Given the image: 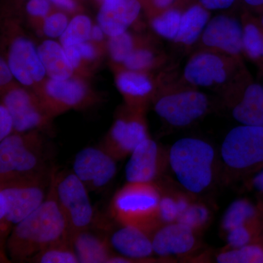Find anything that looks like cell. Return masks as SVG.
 Here are the masks:
<instances>
[{"instance_id": "cell-1", "label": "cell", "mask_w": 263, "mask_h": 263, "mask_svg": "<svg viewBox=\"0 0 263 263\" xmlns=\"http://www.w3.org/2000/svg\"><path fill=\"white\" fill-rule=\"evenodd\" d=\"M55 171H51L49 189L45 201L15 224L10 233L7 249L13 260H31L50 246L64 239L69 240L65 217L55 193Z\"/></svg>"}, {"instance_id": "cell-2", "label": "cell", "mask_w": 263, "mask_h": 263, "mask_svg": "<svg viewBox=\"0 0 263 263\" xmlns=\"http://www.w3.org/2000/svg\"><path fill=\"white\" fill-rule=\"evenodd\" d=\"M168 157L176 179L189 192L200 193L210 186L215 152L209 143L197 138H181L171 146Z\"/></svg>"}, {"instance_id": "cell-3", "label": "cell", "mask_w": 263, "mask_h": 263, "mask_svg": "<svg viewBox=\"0 0 263 263\" xmlns=\"http://www.w3.org/2000/svg\"><path fill=\"white\" fill-rule=\"evenodd\" d=\"M51 173L0 183L1 231H7L35 211L46 200Z\"/></svg>"}, {"instance_id": "cell-4", "label": "cell", "mask_w": 263, "mask_h": 263, "mask_svg": "<svg viewBox=\"0 0 263 263\" xmlns=\"http://www.w3.org/2000/svg\"><path fill=\"white\" fill-rule=\"evenodd\" d=\"M46 173L45 148L39 137L29 132L16 133L0 141V183Z\"/></svg>"}, {"instance_id": "cell-5", "label": "cell", "mask_w": 263, "mask_h": 263, "mask_svg": "<svg viewBox=\"0 0 263 263\" xmlns=\"http://www.w3.org/2000/svg\"><path fill=\"white\" fill-rule=\"evenodd\" d=\"M161 195L151 183L127 182L112 199L110 212L122 226L146 230L158 219Z\"/></svg>"}, {"instance_id": "cell-6", "label": "cell", "mask_w": 263, "mask_h": 263, "mask_svg": "<svg viewBox=\"0 0 263 263\" xmlns=\"http://www.w3.org/2000/svg\"><path fill=\"white\" fill-rule=\"evenodd\" d=\"M55 193L65 217L70 243L78 233L89 229L94 218L87 188L74 173L55 175Z\"/></svg>"}, {"instance_id": "cell-7", "label": "cell", "mask_w": 263, "mask_h": 263, "mask_svg": "<svg viewBox=\"0 0 263 263\" xmlns=\"http://www.w3.org/2000/svg\"><path fill=\"white\" fill-rule=\"evenodd\" d=\"M221 155L232 169H247L263 163V127L241 124L232 129L221 145Z\"/></svg>"}, {"instance_id": "cell-8", "label": "cell", "mask_w": 263, "mask_h": 263, "mask_svg": "<svg viewBox=\"0 0 263 263\" xmlns=\"http://www.w3.org/2000/svg\"><path fill=\"white\" fill-rule=\"evenodd\" d=\"M209 108V100L196 90H184L166 95L157 100V115L174 127H186L200 119Z\"/></svg>"}, {"instance_id": "cell-9", "label": "cell", "mask_w": 263, "mask_h": 263, "mask_svg": "<svg viewBox=\"0 0 263 263\" xmlns=\"http://www.w3.org/2000/svg\"><path fill=\"white\" fill-rule=\"evenodd\" d=\"M117 161L102 148L87 147L76 155L72 169L89 191H98L115 177Z\"/></svg>"}, {"instance_id": "cell-10", "label": "cell", "mask_w": 263, "mask_h": 263, "mask_svg": "<svg viewBox=\"0 0 263 263\" xmlns=\"http://www.w3.org/2000/svg\"><path fill=\"white\" fill-rule=\"evenodd\" d=\"M205 47L238 56L243 51V27L237 19L219 15L210 19L201 36Z\"/></svg>"}, {"instance_id": "cell-11", "label": "cell", "mask_w": 263, "mask_h": 263, "mask_svg": "<svg viewBox=\"0 0 263 263\" xmlns=\"http://www.w3.org/2000/svg\"><path fill=\"white\" fill-rule=\"evenodd\" d=\"M148 138L146 125L139 118H120L114 122L102 148L116 160H122Z\"/></svg>"}, {"instance_id": "cell-12", "label": "cell", "mask_w": 263, "mask_h": 263, "mask_svg": "<svg viewBox=\"0 0 263 263\" xmlns=\"http://www.w3.org/2000/svg\"><path fill=\"white\" fill-rule=\"evenodd\" d=\"M228 76L229 67L226 60L220 55L209 51L194 55L183 70L185 81L200 87L224 84Z\"/></svg>"}, {"instance_id": "cell-13", "label": "cell", "mask_w": 263, "mask_h": 263, "mask_svg": "<svg viewBox=\"0 0 263 263\" xmlns=\"http://www.w3.org/2000/svg\"><path fill=\"white\" fill-rule=\"evenodd\" d=\"M8 64L13 76L25 86L41 81L46 73L37 49L25 38H18L11 45Z\"/></svg>"}, {"instance_id": "cell-14", "label": "cell", "mask_w": 263, "mask_h": 263, "mask_svg": "<svg viewBox=\"0 0 263 263\" xmlns=\"http://www.w3.org/2000/svg\"><path fill=\"white\" fill-rule=\"evenodd\" d=\"M3 104L13 117L15 133H27L44 125L46 115L39 105L23 89L10 90L5 95Z\"/></svg>"}, {"instance_id": "cell-15", "label": "cell", "mask_w": 263, "mask_h": 263, "mask_svg": "<svg viewBox=\"0 0 263 263\" xmlns=\"http://www.w3.org/2000/svg\"><path fill=\"white\" fill-rule=\"evenodd\" d=\"M160 164V148L155 141L148 138L132 152L125 167L127 182H152L158 175Z\"/></svg>"}, {"instance_id": "cell-16", "label": "cell", "mask_w": 263, "mask_h": 263, "mask_svg": "<svg viewBox=\"0 0 263 263\" xmlns=\"http://www.w3.org/2000/svg\"><path fill=\"white\" fill-rule=\"evenodd\" d=\"M138 0H105L98 15L99 25L110 37L126 32L139 15Z\"/></svg>"}, {"instance_id": "cell-17", "label": "cell", "mask_w": 263, "mask_h": 263, "mask_svg": "<svg viewBox=\"0 0 263 263\" xmlns=\"http://www.w3.org/2000/svg\"><path fill=\"white\" fill-rule=\"evenodd\" d=\"M194 230L181 223L166 224L152 238L154 252L160 257L188 253L195 243Z\"/></svg>"}, {"instance_id": "cell-18", "label": "cell", "mask_w": 263, "mask_h": 263, "mask_svg": "<svg viewBox=\"0 0 263 263\" xmlns=\"http://www.w3.org/2000/svg\"><path fill=\"white\" fill-rule=\"evenodd\" d=\"M110 242L118 253L129 258V262L146 259L155 253L152 238L136 227L123 226L112 234Z\"/></svg>"}, {"instance_id": "cell-19", "label": "cell", "mask_w": 263, "mask_h": 263, "mask_svg": "<svg viewBox=\"0 0 263 263\" xmlns=\"http://www.w3.org/2000/svg\"><path fill=\"white\" fill-rule=\"evenodd\" d=\"M46 96L53 110L57 108H72L84 103L86 89L79 81L65 79H50L45 88Z\"/></svg>"}, {"instance_id": "cell-20", "label": "cell", "mask_w": 263, "mask_h": 263, "mask_svg": "<svg viewBox=\"0 0 263 263\" xmlns=\"http://www.w3.org/2000/svg\"><path fill=\"white\" fill-rule=\"evenodd\" d=\"M232 114L240 124L263 127V86L249 84Z\"/></svg>"}, {"instance_id": "cell-21", "label": "cell", "mask_w": 263, "mask_h": 263, "mask_svg": "<svg viewBox=\"0 0 263 263\" xmlns=\"http://www.w3.org/2000/svg\"><path fill=\"white\" fill-rule=\"evenodd\" d=\"M37 52L46 74L51 79L65 80L72 76L74 67L61 45L55 41H46L40 45Z\"/></svg>"}, {"instance_id": "cell-22", "label": "cell", "mask_w": 263, "mask_h": 263, "mask_svg": "<svg viewBox=\"0 0 263 263\" xmlns=\"http://www.w3.org/2000/svg\"><path fill=\"white\" fill-rule=\"evenodd\" d=\"M72 245L81 263L108 262L113 256L106 240L87 230L78 233L72 239Z\"/></svg>"}, {"instance_id": "cell-23", "label": "cell", "mask_w": 263, "mask_h": 263, "mask_svg": "<svg viewBox=\"0 0 263 263\" xmlns=\"http://www.w3.org/2000/svg\"><path fill=\"white\" fill-rule=\"evenodd\" d=\"M210 21L209 10L200 4L190 7L182 13L177 37L174 42L192 46L201 37Z\"/></svg>"}, {"instance_id": "cell-24", "label": "cell", "mask_w": 263, "mask_h": 263, "mask_svg": "<svg viewBox=\"0 0 263 263\" xmlns=\"http://www.w3.org/2000/svg\"><path fill=\"white\" fill-rule=\"evenodd\" d=\"M117 86L129 98H142L150 94L153 89L152 81L140 71L129 70L118 77Z\"/></svg>"}, {"instance_id": "cell-25", "label": "cell", "mask_w": 263, "mask_h": 263, "mask_svg": "<svg viewBox=\"0 0 263 263\" xmlns=\"http://www.w3.org/2000/svg\"><path fill=\"white\" fill-rule=\"evenodd\" d=\"M255 207L246 200H238L232 202L227 209L222 220V227L226 231L235 229L240 226H247L255 218Z\"/></svg>"}, {"instance_id": "cell-26", "label": "cell", "mask_w": 263, "mask_h": 263, "mask_svg": "<svg viewBox=\"0 0 263 263\" xmlns=\"http://www.w3.org/2000/svg\"><path fill=\"white\" fill-rule=\"evenodd\" d=\"M31 260L40 263L80 262L72 243L67 239L50 246L34 256Z\"/></svg>"}, {"instance_id": "cell-27", "label": "cell", "mask_w": 263, "mask_h": 263, "mask_svg": "<svg viewBox=\"0 0 263 263\" xmlns=\"http://www.w3.org/2000/svg\"><path fill=\"white\" fill-rule=\"evenodd\" d=\"M91 20L86 15H77L71 20L65 32L60 37L63 47L86 42L91 38Z\"/></svg>"}, {"instance_id": "cell-28", "label": "cell", "mask_w": 263, "mask_h": 263, "mask_svg": "<svg viewBox=\"0 0 263 263\" xmlns=\"http://www.w3.org/2000/svg\"><path fill=\"white\" fill-rule=\"evenodd\" d=\"M219 263H263V249L258 245H248L219 254Z\"/></svg>"}, {"instance_id": "cell-29", "label": "cell", "mask_w": 263, "mask_h": 263, "mask_svg": "<svg viewBox=\"0 0 263 263\" xmlns=\"http://www.w3.org/2000/svg\"><path fill=\"white\" fill-rule=\"evenodd\" d=\"M181 16L182 13L179 10H167L154 19L152 27L161 37L175 41L179 33Z\"/></svg>"}, {"instance_id": "cell-30", "label": "cell", "mask_w": 263, "mask_h": 263, "mask_svg": "<svg viewBox=\"0 0 263 263\" xmlns=\"http://www.w3.org/2000/svg\"><path fill=\"white\" fill-rule=\"evenodd\" d=\"M263 27L249 22L243 27V51L252 60L262 57Z\"/></svg>"}, {"instance_id": "cell-31", "label": "cell", "mask_w": 263, "mask_h": 263, "mask_svg": "<svg viewBox=\"0 0 263 263\" xmlns=\"http://www.w3.org/2000/svg\"><path fill=\"white\" fill-rule=\"evenodd\" d=\"M110 56L115 62H124L133 51V41L127 32L110 37L108 43Z\"/></svg>"}, {"instance_id": "cell-32", "label": "cell", "mask_w": 263, "mask_h": 263, "mask_svg": "<svg viewBox=\"0 0 263 263\" xmlns=\"http://www.w3.org/2000/svg\"><path fill=\"white\" fill-rule=\"evenodd\" d=\"M209 216L206 208L200 205H190L178 218L177 222L187 226L194 230L205 224L209 220Z\"/></svg>"}, {"instance_id": "cell-33", "label": "cell", "mask_w": 263, "mask_h": 263, "mask_svg": "<svg viewBox=\"0 0 263 263\" xmlns=\"http://www.w3.org/2000/svg\"><path fill=\"white\" fill-rule=\"evenodd\" d=\"M154 62L155 57L152 52L147 49H138L133 50L124 64L128 70L141 71L149 68Z\"/></svg>"}, {"instance_id": "cell-34", "label": "cell", "mask_w": 263, "mask_h": 263, "mask_svg": "<svg viewBox=\"0 0 263 263\" xmlns=\"http://www.w3.org/2000/svg\"><path fill=\"white\" fill-rule=\"evenodd\" d=\"M177 198L161 196L158 205V219L165 224L176 222L179 216Z\"/></svg>"}, {"instance_id": "cell-35", "label": "cell", "mask_w": 263, "mask_h": 263, "mask_svg": "<svg viewBox=\"0 0 263 263\" xmlns=\"http://www.w3.org/2000/svg\"><path fill=\"white\" fill-rule=\"evenodd\" d=\"M68 19L63 13H57L48 16L43 24V32L48 37H61L68 26Z\"/></svg>"}, {"instance_id": "cell-36", "label": "cell", "mask_w": 263, "mask_h": 263, "mask_svg": "<svg viewBox=\"0 0 263 263\" xmlns=\"http://www.w3.org/2000/svg\"><path fill=\"white\" fill-rule=\"evenodd\" d=\"M252 239V233L247 226H240L230 230L228 233V245L232 249H238L249 245Z\"/></svg>"}, {"instance_id": "cell-37", "label": "cell", "mask_w": 263, "mask_h": 263, "mask_svg": "<svg viewBox=\"0 0 263 263\" xmlns=\"http://www.w3.org/2000/svg\"><path fill=\"white\" fill-rule=\"evenodd\" d=\"M14 122L13 117L4 104L0 106V141L13 134Z\"/></svg>"}, {"instance_id": "cell-38", "label": "cell", "mask_w": 263, "mask_h": 263, "mask_svg": "<svg viewBox=\"0 0 263 263\" xmlns=\"http://www.w3.org/2000/svg\"><path fill=\"white\" fill-rule=\"evenodd\" d=\"M27 10L33 16L45 17L49 12L50 4L48 0H29Z\"/></svg>"}, {"instance_id": "cell-39", "label": "cell", "mask_w": 263, "mask_h": 263, "mask_svg": "<svg viewBox=\"0 0 263 263\" xmlns=\"http://www.w3.org/2000/svg\"><path fill=\"white\" fill-rule=\"evenodd\" d=\"M235 2V0H199L200 4L209 10L227 9Z\"/></svg>"}, {"instance_id": "cell-40", "label": "cell", "mask_w": 263, "mask_h": 263, "mask_svg": "<svg viewBox=\"0 0 263 263\" xmlns=\"http://www.w3.org/2000/svg\"><path fill=\"white\" fill-rule=\"evenodd\" d=\"M65 49L66 55L70 62L71 65L74 68L79 67L80 65L82 57H81L80 51L77 45H72V46H65L63 47Z\"/></svg>"}, {"instance_id": "cell-41", "label": "cell", "mask_w": 263, "mask_h": 263, "mask_svg": "<svg viewBox=\"0 0 263 263\" xmlns=\"http://www.w3.org/2000/svg\"><path fill=\"white\" fill-rule=\"evenodd\" d=\"M81 57L85 60H91L96 57V51L92 45L87 42H84L77 44Z\"/></svg>"}, {"instance_id": "cell-42", "label": "cell", "mask_w": 263, "mask_h": 263, "mask_svg": "<svg viewBox=\"0 0 263 263\" xmlns=\"http://www.w3.org/2000/svg\"><path fill=\"white\" fill-rule=\"evenodd\" d=\"M13 76V72L8 64L2 60L0 62V84L2 86L8 84L11 81Z\"/></svg>"}, {"instance_id": "cell-43", "label": "cell", "mask_w": 263, "mask_h": 263, "mask_svg": "<svg viewBox=\"0 0 263 263\" xmlns=\"http://www.w3.org/2000/svg\"><path fill=\"white\" fill-rule=\"evenodd\" d=\"M50 1L63 9L72 10L76 8L73 0H50Z\"/></svg>"}, {"instance_id": "cell-44", "label": "cell", "mask_w": 263, "mask_h": 263, "mask_svg": "<svg viewBox=\"0 0 263 263\" xmlns=\"http://www.w3.org/2000/svg\"><path fill=\"white\" fill-rule=\"evenodd\" d=\"M105 32L100 25L92 27L91 31V38L95 41H100L103 39Z\"/></svg>"}, {"instance_id": "cell-45", "label": "cell", "mask_w": 263, "mask_h": 263, "mask_svg": "<svg viewBox=\"0 0 263 263\" xmlns=\"http://www.w3.org/2000/svg\"><path fill=\"white\" fill-rule=\"evenodd\" d=\"M253 186L257 191L263 193V169L254 176Z\"/></svg>"}, {"instance_id": "cell-46", "label": "cell", "mask_w": 263, "mask_h": 263, "mask_svg": "<svg viewBox=\"0 0 263 263\" xmlns=\"http://www.w3.org/2000/svg\"><path fill=\"white\" fill-rule=\"evenodd\" d=\"M175 0H154L155 6L161 9L169 8L174 3Z\"/></svg>"}, {"instance_id": "cell-47", "label": "cell", "mask_w": 263, "mask_h": 263, "mask_svg": "<svg viewBox=\"0 0 263 263\" xmlns=\"http://www.w3.org/2000/svg\"><path fill=\"white\" fill-rule=\"evenodd\" d=\"M246 4L255 8H263V0H243Z\"/></svg>"}, {"instance_id": "cell-48", "label": "cell", "mask_w": 263, "mask_h": 263, "mask_svg": "<svg viewBox=\"0 0 263 263\" xmlns=\"http://www.w3.org/2000/svg\"><path fill=\"white\" fill-rule=\"evenodd\" d=\"M261 24H262V27H263V16L262 17V18H261Z\"/></svg>"}, {"instance_id": "cell-49", "label": "cell", "mask_w": 263, "mask_h": 263, "mask_svg": "<svg viewBox=\"0 0 263 263\" xmlns=\"http://www.w3.org/2000/svg\"><path fill=\"white\" fill-rule=\"evenodd\" d=\"M262 57L263 58V42H262Z\"/></svg>"}, {"instance_id": "cell-50", "label": "cell", "mask_w": 263, "mask_h": 263, "mask_svg": "<svg viewBox=\"0 0 263 263\" xmlns=\"http://www.w3.org/2000/svg\"><path fill=\"white\" fill-rule=\"evenodd\" d=\"M103 1H105V0H103Z\"/></svg>"}]
</instances>
